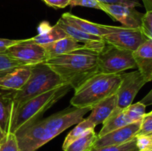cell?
<instances>
[{"label":"cell","instance_id":"cell-1","mask_svg":"<svg viewBox=\"0 0 152 151\" xmlns=\"http://www.w3.org/2000/svg\"><path fill=\"white\" fill-rule=\"evenodd\" d=\"M91 110L90 107H69L18 130L14 134L17 139L19 151H37L70 127L78 124Z\"/></svg>","mask_w":152,"mask_h":151},{"label":"cell","instance_id":"cell-2","mask_svg":"<svg viewBox=\"0 0 152 151\" xmlns=\"http://www.w3.org/2000/svg\"><path fill=\"white\" fill-rule=\"evenodd\" d=\"M97 57L98 52L83 47L50 58L45 63L64 83L76 90L90 77L99 73Z\"/></svg>","mask_w":152,"mask_h":151},{"label":"cell","instance_id":"cell-3","mask_svg":"<svg viewBox=\"0 0 152 151\" xmlns=\"http://www.w3.org/2000/svg\"><path fill=\"white\" fill-rule=\"evenodd\" d=\"M121 82V75L98 73L86 80L75 90L71 100L73 107H90L117 93Z\"/></svg>","mask_w":152,"mask_h":151},{"label":"cell","instance_id":"cell-4","mask_svg":"<svg viewBox=\"0 0 152 151\" xmlns=\"http://www.w3.org/2000/svg\"><path fill=\"white\" fill-rule=\"evenodd\" d=\"M71 89L72 87L69 84H64L23 104L15 114L10 133H15L40 120L45 111L65 96Z\"/></svg>","mask_w":152,"mask_h":151},{"label":"cell","instance_id":"cell-5","mask_svg":"<svg viewBox=\"0 0 152 151\" xmlns=\"http://www.w3.org/2000/svg\"><path fill=\"white\" fill-rule=\"evenodd\" d=\"M64 84L60 77L45 63L32 66L28 79L12 97L14 116L19 107L28 100Z\"/></svg>","mask_w":152,"mask_h":151},{"label":"cell","instance_id":"cell-6","mask_svg":"<svg viewBox=\"0 0 152 151\" xmlns=\"http://www.w3.org/2000/svg\"><path fill=\"white\" fill-rule=\"evenodd\" d=\"M97 64L99 73L105 74H119L126 70L137 68L133 52L106 43L98 53Z\"/></svg>","mask_w":152,"mask_h":151},{"label":"cell","instance_id":"cell-7","mask_svg":"<svg viewBox=\"0 0 152 151\" xmlns=\"http://www.w3.org/2000/svg\"><path fill=\"white\" fill-rule=\"evenodd\" d=\"M5 53L19 62L22 66H34L45 63L49 59L44 46L31 42L28 38L9 47Z\"/></svg>","mask_w":152,"mask_h":151},{"label":"cell","instance_id":"cell-8","mask_svg":"<svg viewBox=\"0 0 152 151\" xmlns=\"http://www.w3.org/2000/svg\"><path fill=\"white\" fill-rule=\"evenodd\" d=\"M120 75L121 82L116 93L117 96V107L120 110H125L132 105L138 92L147 82L138 70L120 73Z\"/></svg>","mask_w":152,"mask_h":151},{"label":"cell","instance_id":"cell-9","mask_svg":"<svg viewBox=\"0 0 152 151\" xmlns=\"http://www.w3.org/2000/svg\"><path fill=\"white\" fill-rule=\"evenodd\" d=\"M102 39L106 44L134 52L147 38L140 28H129L123 26L117 32L104 36Z\"/></svg>","mask_w":152,"mask_h":151},{"label":"cell","instance_id":"cell-10","mask_svg":"<svg viewBox=\"0 0 152 151\" xmlns=\"http://www.w3.org/2000/svg\"><path fill=\"white\" fill-rule=\"evenodd\" d=\"M99 4L101 10L105 12L114 20L120 22L125 28H140L144 13L137 11L135 7L101 2Z\"/></svg>","mask_w":152,"mask_h":151},{"label":"cell","instance_id":"cell-11","mask_svg":"<svg viewBox=\"0 0 152 151\" xmlns=\"http://www.w3.org/2000/svg\"><path fill=\"white\" fill-rule=\"evenodd\" d=\"M31 67L22 66L0 73V96L13 97L31 76Z\"/></svg>","mask_w":152,"mask_h":151},{"label":"cell","instance_id":"cell-12","mask_svg":"<svg viewBox=\"0 0 152 151\" xmlns=\"http://www.w3.org/2000/svg\"><path fill=\"white\" fill-rule=\"evenodd\" d=\"M142 119L129 124L123 127L110 132L101 137H97L94 144V147L120 145L128 142L136 137L140 130Z\"/></svg>","mask_w":152,"mask_h":151},{"label":"cell","instance_id":"cell-13","mask_svg":"<svg viewBox=\"0 0 152 151\" xmlns=\"http://www.w3.org/2000/svg\"><path fill=\"white\" fill-rule=\"evenodd\" d=\"M61 19L70 25L81 30L83 32L100 37H103L104 36L111 33L117 32L121 28V27L100 25V24L91 22L86 19L74 16L71 13H63L61 16Z\"/></svg>","mask_w":152,"mask_h":151},{"label":"cell","instance_id":"cell-14","mask_svg":"<svg viewBox=\"0 0 152 151\" xmlns=\"http://www.w3.org/2000/svg\"><path fill=\"white\" fill-rule=\"evenodd\" d=\"M56 24L66 33L68 36L72 37L76 41L83 44L86 48L95 50L99 53L105 47V42L102 39V37L83 32L81 30L70 25L61 18Z\"/></svg>","mask_w":152,"mask_h":151},{"label":"cell","instance_id":"cell-15","mask_svg":"<svg viewBox=\"0 0 152 151\" xmlns=\"http://www.w3.org/2000/svg\"><path fill=\"white\" fill-rule=\"evenodd\" d=\"M134 59L137 68L146 82L152 80V39L147 38L134 52Z\"/></svg>","mask_w":152,"mask_h":151},{"label":"cell","instance_id":"cell-16","mask_svg":"<svg viewBox=\"0 0 152 151\" xmlns=\"http://www.w3.org/2000/svg\"><path fill=\"white\" fill-rule=\"evenodd\" d=\"M117 107V96L114 94L96 104L91 109L88 119L95 126L103 124Z\"/></svg>","mask_w":152,"mask_h":151},{"label":"cell","instance_id":"cell-17","mask_svg":"<svg viewBox=\"0 0 152 151\" xmlns=\"http://www.w3.org/2000/svg\"><path fill=\"white\" fill-rule=\"evenodd\" d=\"M67 36H68L66 33L56 24L50 26L48 22H42L38 27V34L28 40L44 46Z\"/></svg>","mask_w":152,"mask_h":151},{"label":"cell","instance_id":"cell-18","mask_svg":"<svg viewBox=\"0 0 152 151\" xmlns=\"http://www.w3.org/2000/svg\"><path fill=\"white\" fill-rule=\"evenodd\" d=\"M44 47L47 51L49 59L86 47L83 44L78 42L71 36L65 37L50 44H45Z\"/></svg>","mask_w":152,"mask_h":151},{"label":"cell","instance_id":"cell-19","mask_svg":"<svg viewBox=\"0 0 152 151\" xmlns=\"http://www.w3.org/2000/svg\"><path fill=\"white\" fill-rule=\"evenodd\" d=\"M129 124L132 123L126 117L124 110H120L117 107L111 114V115L103 122L102 124L103 127L97 135V137H101L113 130H115Z\"/></svg>","mask_w":152,"mask_h":151},{"label":"cell","instance_id":"cell-20","mask_svg":"<svg viewBox=\"0 0 152 151\" xmlns=\"http://www.w3.org/2000/svg\"><path fill=\"white\" fill-rule=\"evenodd\" d=\"M13 117L12 98L0 96V130L4 135L10 133Z\"/></svg>","mask_w":152,"mask_h":151},{"label":"cell","instance_id":"cell-21","mask_svg":"<svg viewBox=\"0 0 152 151\" xmlns=\"http://www.w3.org/2000/svg\"><path fill=\"white\" fill-rule=\"evenodd\" d=\"M97 139V135L94 130H91L87 133L74 141L64 151H90L94 147V144Z\"/></svg>","mask_w":152,"mask_h":151},{"label":"cell","instance_id":"cell-22","mask_svg":"<svg viewBox=\"0 0 152 151\" xmlns=\"http://www.w3.org/2000/svg\"><path fill=\"white\" fill-rule=\"evenodd\" d=\"M95 127L96 126L91 121H89L87 118H83L66 136L63 142V144H62V150L67 147L74 141L77 140V139L84 136L86 133H87L90 130H94Z\"/></svg>","mask_w":152,"mask_h":151},{"label":"cell","instance_id":"cell-23","mask_svg":"<svg viewBox=\"0 0 152 151\" xmlns=\"http://www.w3.org/2000/svg\"><path fill=\"white\" fill-rule=\"evenodd\" d=\"M145 107H146L143 104L139 102L135 104H132L124 110V113L129 121L131 123H133L143 119V117L145 115Z\"/></svg>","mask_w":152,"mask_h":151},{"label":"cell","instance_id":"cell-24","mask_svg":"<svg viewBox=\"0 0 152 151\" xmlns=\"http://www.w3.org/2000/svg\"><path fill=\"white\" fill-rule=\"evenodd\" d=\"M90 151H139L137 145V137L120 145L93 147Z\"/></svg>","mask_w":152,"mask_h":151},{"label":"cell","instance_id":"cell-25","mask_svg":"<svg viewBox=\"0 0 152 151\" xmlns=\"http://www.w3.org/2000/svg\"><path fill=\"white\" fill-rule=\"evenodd\" d=\"M0 151H19L17 139L14 133H7L0 141Z\"/></svg>","mask_w":152,"mask_h":151},{"label":"cell","instance_id":"cell-26","mask_svg":"<svg viewBox=\"0 0 152 151\" xmlns=\"http://www.w3.org/2000/svg\"><path fill=\"white\" fill-rule=\"evenodd\" d=\"M22 66L19 62L13 59L7 53H0V73Z\"/></svg>","mask_w":152,"mask_h":151},{"label":"cell","instance_id":"cell-27","mask_svg":"<svg viewBox=\"0 0 152 151\" xmlns=\"http://www.w3.org/2000/svg\"><path fill=\"white\" fill-rule=\"evenodd\" d=\"M137 145L139 151L152 150V140L148 135L137 136Z\"/></svg>","mask_w":152,"mask_h":151},{"label":"cell","instance_id":"cell-28","mask_svg":"<svg viewBox=\"0 0 152 151\" xmlns=\"http://www.w3.org/2000/svg\"><path fill=\"white\" fill-rule=\"evenodd\" d=\"M70 5L71 7L74 6H82V7H91V8L101 10L99 2L96 0H71Z\"/></svg>","mask_w":152,"mask_h":151},{"label":"cell","instance_id":"cell-29","mask_svg":"<svg viewBox=\"0 0 152 151\" xmlns=\"http://www.w3.org/2000/svg\"><path fill=\"white\" fill-rule=\"evenodd\" d=\"M23 39H8L0 38V53H5L6 50L11 46L22 42Z\"/></svg>","mask_w":152,"mask_h":151},{"label":"cell","instance_id":"cell-30","mask_svg":"<svg viewBox=\"0 0 152 151\" xmlns=\"http://www.w3.org/2000/svg\"><path fill=\"white\" fill-rule=\"evenodd\" d=\"M47 5L55 9L65 8L70 5L71 0H42Z\"/></svg>","mask_w":152,"mask_h":151},{"label":"cell","instance_id":"cell-31","mask_svg":"<svg viewBox=\"0 0 152 151\" xmlns=\"http://www.w3.org/2000/svg\"><path fill=\"white\" fill-rule=\"evenodd\" d=\"M152 133V120L142 119L141 124L140 130L137 136H142V135H148Z\"/></svg>","mask_w":152,"mask_h":151},{"label":"cell","instance_id":"cell-32","mask_svg":"<svg viewBox=\"0 0 152 151\" xmlns=\"http://www.w3.org/2000/svg\"><path fill=\"white\" fill-rule=\"evenodd\" d=\"M140 102L143 104L145 107L152 105V89L151 90V91H150Z\"/></svg>","mask_w":152,"mask_h":151},{"label":"cell","instance_id":"cell-33","mask_svg":"<svg viewBox=\"0 0 152 151\" xmlns=\"http://www.w3.org/2000/svg\"><path fill=\"white\" fill-rule=\"evenodd\" d=\"M143 119L145 120H152V111L148 113H145V116L143 117Z\"/></svg>","mask_w":152,"mask_h":151},{"label":"cell","instance_id":"cell-34","mask_svg":"<svg viewBox=\"0 0 152 151\" xmlns=\"http://www.w3.org/2000/svg\"><path fill=\"white\" fill-rule=\"evenodd\" d=\"M144 2V4L145 6V8H148V5H149V2H150V0H142Z\"/></svg>","mask_w":152,"mask_h":151},{"label":"cell","instance_id":"cell-35","mask_svg":"<svg viewBox=\"0 0 152 151\" xmlns=\"http://www.w3.org/2000/svg\"><path fill=\"white\" fill-rule=\"evenodd\" d=\"M4 136H5V135L3 134L2 132H1V130H0V141H1V139H3V138H4Z\"/></svg>","mask_w":152,"mask_h":151},{"label":"cell","instance_id":"cell-36","mask_svg":"<svg viewBox=\"0 0 152 151\" xmlns=\"http://www.w3.org/2000/svg\"><path fill=\"white\" fill-rule=\"evenodd\" d=\"M148 136H149L150 138H151V140H152V133H150V134H148Z\"/></svg>","mask_w":152,"mask_h":151},{"label":"cell","instance_id":"cell-37","mask_svg":"<svg viewBox=\"0 0 152 151\" xmlns=\"http://www.w3.org/2000/svg\"><path fill=\"white\" fill-rule=\"evenodd\" d=\"M150 151H152V150H150Z\"/></svg>","mask_w":152,"mask_h":151}]
</instances>
